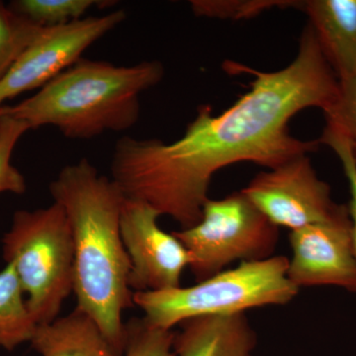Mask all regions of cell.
Masks as SVG:
<instances>
[{
    "mask_svg": "<svg viewBox=\"0 0 356 356\" xmlns=\"http://www.w3.org/2000/svg\"><path fill=\"white\" fill-rule=\"evenodd\" d=\"M54 202L64 208L74 242V292L115 350L124 355V310L134 305L130 257L121 236L123 192L99 175L88 159L65 166L50 184Z\"/></svg>",
    "mask_w": 356,
    "mask_h": 356,
    "instance_id": "2",
    "label": "cell"
},
{
    "mask_svg": "<svg viewBox=\"0 0 356 356\" xmlns=\"http://www.w3.org/2000/svg\"><path fill=\"white\" fill-rule=\"evenodd\" d=\"M172 330L161 329L146 318H135L126 324V344L123 356H175Z\"/></svg>",
    "mask_w": 356,
    "mask_h": 356,
    "instance_id": "18",
    "label": "cell"
},
{
    "mask_svg": "<svg viewBox=\"0 0 356 356\" xmlns=\"http://www.w3.org/2000/svg\"><path fill=\"white\" fill-rule=\"evenodd\" d=\"M288 277L301 287L332 286L356 293V252L350 211L332 221L290 233Z\"/></svg>",
    "mask_w": 356,
    "mask_h": 356,
    "instance_id": "10",
    "label": "cell"
},
{
    "mask_svg": "<svg viewBox=\"0 0 356 356\" xmlns=\"http://www.w3.org/2000/svg\"><path fill=\"white\" fill-rule=\"evenodd\" d=\"M44 28L0 1V81Z\"/></svg>",
    "mask_w": 356,
    "mask_h": 356,
    "instance_id": "16",
    "label": "cell"
},
{
    "mask_svg": "<svg viewBox=\"0 0 356 356\" xmlns=\"http://www.w3.org/2000/svg\"><path fill=\"white\" fill-rule=\"evenodd\" d=\"M38 325L28 308L15 269L6 264L0 271V348L13 350L31 341Z\"/></svg>",
    "mask_w": 356,
    "mask_h": 356,
    "instance_id": "14",
    "label": "cell"
},
{
    "mask_svg": "<svg viewBox=\"0 0 356 356\" xmlns=\"http://www.w3.org/2000/svg\"><path fill=\"white\" fill-rule=\"evenodd\" d=\"M288 264L283 255L240 262L192 286L134 293L133 303L142 309L147 322L165 330L191 318L287 305L299 292L288 277Z\"/></svg>",
    "mask_w": 356,
    "mask_h": 356,
    "instance_id": "4",
    "label": "cell"
},
{
    "mask_svg": "<svg viewBox=\"0 0 356 356\" xmlns=\"http://www.w3.org/2000/svg\"><path fill=\"white\" fill-rule=\"evenodd\" d=\"M2 250L6 264L15 269L37 324L58 318L74 291V242L64 208L54 202L41 209L16 211Z\"/></svg>",
    "mask_w": 356,
    "mask_h": 356,
    "instance_id": "5",
    "label": "cell"
},
{
    "mask_svg": "<svg viewBox=\"0 0 356 356\" xmlns=\"http://www.w3.org/2000/svg\"><path fill=\"white\" fill-rule=\"evenodd\" d=\"M173 235L188 252L189 268L199 282L234 262L273 257L280 228L241 191L222 199L208 198L200 220Z\"/></svg>",
    "mask_w": 356,
    "mask_h": 356,
    "instance_id": "6",
    "label": "cell"
},
{
    "mask_svg": "<svg viewBox=\"0 0 356 356\" xmlns=\"http://www.w3.org/2000/svg\"><path fill=\"white\" fill-rule=\"evenodd\" d=\"M226 67L247 72L254 81L222 113L199 107L184 135L172 144L124 136L115 145L111 179L124 196L149 204L182 229L200 220L211 180L222 168L252 163L270 170L315 152L318 140L293 137L289 122L307 108L325 113L339 93V79L310 25L286 67L259 72L233 62Z\"/></svg>",
    "mask_w": 356,
    "mask_h": 356,
    "instance_id": "1",
    "label": "cell"
},
{
    "mask_svg": "<svg viewBox=\"0 0 356 356\" xmlns=\"http://www.w3.org/2000/svg\"><path fill=\"white\" fill-rule=\"evenodd\" d=\"M242 192L273 225L291 232L348 213V205L334 202L308 154L259 173Z\"/></svg>",
    "mask_w": 356,
    "mask_h": 356,
    "instance_id": "7",
    "label": "cell"
},
{
    "mask_svg": "<svg viewBox=\"0 0 356 356\" xmlns=\"http://www.w3.org/2000/svg\"><path fill=\"white\" fill-rule=\"evenodd\" d=\"M6 106H0V118H1L2 115L6 113Z\"/></svg>",
    "mask_w": 356,
    "mask_h": 356,
    "instance_id": "22",
    "label": "cell"
},
{
    "mask_svg": "<svg viewBox=\"0 0 356 356\" xmlns=\"http://www.w3.org/2000/svg\"><path fill=\"white\" fill-rule=\"evenodd\" d=\"M301 1L286 0H245V1H221V0H192V11L197 16L222 19L252 18L274 7L299 8Z\"/></svg>",
    "mask_w": 356,
    "mask_h": 356,
    "instance_id": "19",
    "label": "cell"
},
{
    "mask_svg": "<svg viewBox=\"0 0 356 356\" xmlns=\"http://www.w3.org/2000/svg\"><path fill=\"white\" fill-rule=\"evenodd\" d=\"M161 214L143 201L125 198L120 229L130 257L129 286L134 293L163 291L180 287L191 257L181 242L159 227Z\"/></svg>",
    "mask_w": 356,
    "mask_h": 356,
    "instance_id": "9",
    "label": "cell"
},
{
    "mask_svg": "<svg viewBox=\"0 0 356 356\" xmlns=\"http://www.w3.org/2000/svg\"><path fill=\"white\" fill-rule=\"evenodd\" d=\"M175 332V356H252L257 337L245 314L185 321Z\"/></svg>",
    "mask_w": 356,
    "mask_h": 356,
    "instance_id": "12",
    "label": "cell"
},
{
    "mask_svg": "<svg viewBox=\"0 0 356 356\" xmlns=\"http://www.w3.org/2000/svg\"><path fill=\"white\" fill-rule=\"evenodd\" d=\"M112 1L98 0H15L9 8L42 27H56L83 19L92 7H109Z\"/></svg>",
    "mask_w": 356,
    "mask_h": 356,
    "instance_id": "15",
    "label": "cell"
},
{
    "mask_svg": "<svg viewBox=\"0 0 356 356\" xmlns=\"http://www.w3.org/2000/svg\"><path fill=\"white\" fill-rule=\"evenodd\" d=\"M299 8L339 81L356 76V0H309Z\"/></svg>",
    "mask_w": 356,
    "mask_h": 356,
    "instance_id": "11",
    "label": "cell"
},
{
    "mask_svg": "<svg viewBox=\"0 0 356 356\" xmlns=\"http://www.w3.org/2000/svg\"><path fill=\"white\" fill-rule=\"evenodd\" d=\"M163 76L158 60L125 67L81 58L7 113L30 130L53 126L70 140L124 132L139 120L140 95Z\"/></svg>",
    "mask_w": 356,
    "mask_h": 356,
    "instance_id": "3",
    "label": "cell"
},
{
    "mask_svg": "<svg viewBox=\"0 0 356 356\" xmlns=\"http://www.w3.org/2000/svg\"><path fill=\"white\" fill-rule=\"evenodd\" d=\"M324 114L325 125L343 136L356 163V76L339 81L336 100Z\"/></svg>",
    "mask_w": 356,
    "mask_h": 356,
    "instance_id": "20",
    "label": "cell"
},
{
    "mask_svg": "<svg viewBox=\"0 0 356 356\" xmlns=\"http://www.w3.org/2000/svg\"><path fill=\"white\" fill-rule=\"evenodd\" d=\"M29 130L27 123L7 113L6 106V113L0 118V194L25 193V178L11 163V159L18 140Z\"/></svg>",
    "mask_w": 356,
    "mask_h": 356,
    "instance_id": "17",
    "label": "cell"
},
{
    "mask_svg": "<svg viewBox=\"0 0 356 356\" xmlns=\"http://www.w3.org/2000/svg\"><path fill=\"white\" fill-rule=\"evenodd\" d=\"M124 10L44 27L0 81V106L26 91L42 88L81 58L83 51L125 21Z\"/></svg>",
    "mask_w": 356,
    "mask_h": 356,
    "instance_id": "8",
    "label": "cell"
},
{
    "mask_svg": "<svg viewBox=\"0 0 356 356\" xmlns=\"http://www.w3.org/2000/svg\"><path fill=\"white\" fill-rule=\"evenodd\" d=\"M320 145H327L331 147L337 154L341 165L343 166L344 175L348 180V189H350V202L348 204V211L353 227V242H355L356 252V163L351 156L350 147L337 131L330 127H325L322 137L318 140Z\"/></svg>",
    "mask_w": 356,
    "mask_h": 356,
    "instance_id": "21",
    "label": "cell"
},
{
    "mask_svg": "<svg viewBox=\"0 0 356 356\" xmlns=\"http://www.w3.org/2000/svg\"><path fill=\"white\" fill-rule=\"evenodd\" d=\"M30 343L42 356H123L95 321L77 308L50 324L39 325Z\"/></svg>",
    "mask_w": 356,
    "mask_h": 356,
    "instance_id": "13",
    "label": "cell"
}]
</instances>
